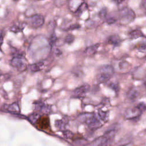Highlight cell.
<instances>
[{"instance_id":"obj_35","label":"cell","mask_w":146,"mask_h":146,"mask_svg":"<svg viewBox=\"0 0 146 146\" xmlns=\"http://www.w3.org/2000/svg\"><path fill=\"white\" fill-rule=\"evenodd\" d=\"M3 31L2 30H0V47L1 45L3 43Z\"/></svg>"},{"instance_id":"obj_20","label":"cell","mask_w":146,"mask_h":146,"mask_svg":"<svg viewBox=\"0 0 146 146\" xmlns=\"http://www.w3.org/2000/svg\"><path fill=\"white\" fill-rule=\"evenodd\" d=\"M87 4L83 2L80 6L78 8V9L74 12L75 14L77 16V17H80L81 15V14L87 9Z\"/></svg>"},{"instance_id":"obj_1","label":"cell","mask_w":146,"mask_h":146,"mask_svg":"<svg viewBox=\"0 0 146 146\" xmlns=\"http://www.w3.org/2000/svg\"><path fill=\"white\" fill-rule=\"evenodd\" d=\"M78 119L80 121L85 123L92 131L100 128L103 125L101 119L94 113H82L79 116Z\"/></svg>"},{"instance_id":"obj_5","label":"cell","mask_w":146,"mask_h":146,"mask_svg":"<svg viewBox=\"0 0 146 146\" xmlns=\"http://www.w3.org/2000/svg\"><path fill=\"white\" fill-rule=\"evenodd\" d=\"M10 64L12 67L20 72L25 71L27 68L26 61L23 55H15L11 60Z\"/></svg>"},{"instance_id":"obj_30","label":"cell","mask_w":146,"mask_h":146,"mask_svg":"<svg viewBox=\"0 0 146 146\" xmlns=\"http://www.w3.org/2000/svg\"><path fill=\"white\" fill-rule=\"evenodd\" d=\"M80 27V25H79L78 23H73V24L70 25L65 30L66 31H71V30L79 29Z\"/></svg>"},{"instance_id":"obj_26","label":"cell","mask_w":146,"mask_h":146,"mask_svg":"<svg viewBox=\"0 0 146 146\" xmlns=\"http://www.w3.org/2000/svg\"><path fill=\"white\" fill-rule=\"evenodd\" d=\"M136 47L139 51H141V52H145L146 50V45L145 42L138 43L137 44H136Z\"/></svg>"},{"instance_id":"obj_17","label":"cell","mask_w":146,"mask_h":146,"mask_svg":"<svg viewBox=\"0 0 146 146\" xmlns=\"http://www.w3.org/2000/svg\"><path fill=\"white\" fill-rule=\"evenodd\" d=\"M44 66V62H38L31 64L29 66V69L30 71L33 72H36L40 71Z\"/></svg>"},{"instance_id":"obj_3","label":"cell","mask_w":146,"mask_h":146,"mask_svg":"<svg viewBox=\"0 0 146 146\" xmlns=\"http://www.w3.org/2000/svg\"><path fill=\"white\" fill-rule=\"evenodd\" d=\"M114 74V68L111 65H105L102 67L96 75V80L99 83L107 82Z\"/></svg>"},{"instance_id":"obj_11","label":"cell","mask_w":146,"mask_h":146,"mask_svg":"<svg viewBox=\"0 0 146 146\" xmlns=\"http://www.w3.org/2000/svg\"><path fill=\"white\" fill-rule=\"evenodd\" d=\"M36 124L41 129H46L48 128L50 126L49 118L47 116H40L38 119V121H36Z\"/></svg>"},{"instance_id":"obj_12","label":"cell","mask_w":146,"mask_h":146,"mask_svg":"<svg viewBox=\"0 0 146 146\" xmlns=\"http://www.w3.org/2000/svg\"><path fill=\"white\" fill-rule=\"evenodd\" d=\"M140 96L139 91L135 87H130L127 92V97L132 101H135Z\"/></svg>"},{"instance_id":"obj_27","label":"cell","mask_w":146,"mask_h":146,"mask_svg":"<svg viewBox=\"0 0 146 146\" xmlns=\"http://www.w3.org/2000/svg\"><path fill=\"white\" fill-rule=\"evenodd\" d=\"M63 135L65 138L69 139H72L74 135L71 131L69 130H66V129L63 131Z\"/></svg>"},{"instance_id":"obj_38","label":"cell","mask_w":146,"mask_h":146,"mask_svg":"<svg viewBox=\"0 0 146 146\" xmlns=\"http://www.w3.org/2000/svg\"><path fill=\"white\" fill-rule=\"evenodd\" d=\"M125 0H113V1L117 5H119L120 3H121L122 2H123Z\"/></svg>"},{"instance_id":"obj_28","label":"cell","mask_w":146,"mask_h":146,"mask_svg":"<svg viewBox=\"0 0 146 146\" xmlns=\"http://www.w3.org/2000/svg\"><path fill=\"white\" fill-rule=\"evenodd\" d=\"M72 74H74V75L76 77H78V78H81L83 76V74H84V72L83 71L80 70V69H79V68H77V69H75L73 71H72Z\"/></svg>"},{"instance_id":"obj_22","label":"cell","mask_w":146,"mask_h":146,"mask_svg":"<svg viewBox=\"0 0 146 146\" xmlns=\"http://www.w3.org/2000/svg\"><path fill=\"white\" fill-rule=\"evenodd\" d=\"M40 116V115L39 114H38L37 113H31V115H30L28 116L27 119L31 123V124H36V121H38V120Z\"/></svg>"},{"instance_id":"obj_34","label":"cell","mask_w":146,"mask_h":146,"mask_svg":"<svg viewBox=\"0 0 146 146\" xmlns=\"http://www.w3.org/2000/svg\"><path fill=\"white\" fill-rule=\"evenodd\" d=\"M128 63L125 61H123L122 62L120 63L119 64V67L120 69H126V68L128 66Z\"/></svg>"},{"instance_id":"obj_19","label":"cell","mask_w":146,"mask_h":146,"mask_svg":"<svg viewBox=\"0 0 146 146\" xmlns=\"http://www.w3.org/2000/svg\"><path fill=\"white\" fill-rule=\"evenodd\" d=\"M25 26H26V24L23 23H19V24H15L10 27V30L11 31L15 33H19V32H21L23 30Z\"/></svg>"},{"instance_id":"obj_21","label":"cell","mask_w":146,"mask_h":146,"mask_svg":"<svg viewBox=\"0 0 146 146\" xmlns=\"http://www.w3.org/2000/svg\"><path fill=\"white\" fill-rule=\"evenodd\" d=\"M98 115L101 120L103 121L104 122H106L108 119L109 114L108 111H104L101 109H99L98 112Z\"/></svg>"},{"instance_id":"obj_2","label":"cell","mask_w":146,"mask_h":146,"mask_svg":"<svg viewBox=\"0 0 146 146\" xmlns=\"http://www.w3.org/2000/svg\"><path fill=\"white\" fill-rule=\"evenodd\" d=\"M116 131L115 128L109 129L103 136L96 138L90 144L92 145H110L113 143Z\"/></svg>"},{"instance_id":"obj_29","label":"cell","mask_w":146,"mask_h":146,"mask_svg":"<svg viewBox=\"0 0 146 146\" xmlns=\"http://www.w3.org/2000/svg\"><path fill=\"white\" fill-rule=\"evenodd\" d=\"M107 14V10L106 8H103L99 12V17L101 18V19H105L106 18Z\"/></svg>"},{"instance_id":"obj_14","label":"cell","mask_w":146,"mask_h":146,"mask_svg":"<svg viewBox=\"0 0 146 146\" xmlns=\"http://www.w3.org/2000/svg\"><path fill=\"white\" fill-rule=\"evenodd\" d=\"M108 43L114 47L119 46L121 43V39L120 37L117 34H113L110 35L108 38Z\"/></svg>"},{"instance_id":"obj_39","label":"cell","mask_w":146,"mask_h":146,"mask_svg":"<svg viewBox=\"0 0 146 146\" xmlns=\"http://www.w3.org/2000/svg\"><path fill=\"white\" fill-rule=\"evenodd\" d=\"M141 2V4L142 5L144 9H145V2H146L145 0H142Z\"/></svg>"},{"instance_id":"obj_24","label":"cell","mask_w":146,"mask_h":146,"mask_svg":"<svg viewBox=\"0 0 146 146\" xmlns=\"http://www.w3.org/2000/svg\"><path fill=\"white\" fill-rule=\"evenodd\" d=\"M75 39V36L71 34H69L68 35H66V36L64 38V42L66 43L67 44H71Z\"/></svg>"},{"instance_id":"obj_25","label":"cell","mask_w":146,"mask_h":146,"mask_svg":"<svg viewBox=\"0 0 146 146\" xmlns=\"http://www.w3.org/2000/svg\"><path fill=\"white\" fill-rule=\"evenodd\" d=\"M57 40V37L56 36V34L55 33H52L51 35H50V39H49V40H48V42H49V44L52 47L53 46L55 43H56Z\"/></svg>"},{"instance_id":"obj_13","label":"cell","mask_w":146,"mask_h":146,"mask_svg":"<svg viewBox=\"0 0 146 146\" xmlns=\"http://www.w3.org/2000/svg\"><path fill=\"white\" fill-rule=\"evenodd\" d=\"M68 118L67 116H64L62 119L56 120L55 121V125L59 130L63 131L65 129L66 125L68 123Z\"/></svg>"},{"instance_id":"obj_7","label":"cell","mask_w":146,"mask_h":146,"mask_svg":"<svg viewBox=\"0 0 146 146\" xmlns=\"http://www.w3.org/2000/svg\"><path fill=\"white\" fill-rule=\"evenodd\" d=\"M90 85L88 84H83L79 87L76 88L72 92V97L75 98H80L84 96L85 94L90 90Z\"/></svg>"},{"instance_id":"obj_10","label":"cell","mask_w":146,"mask_h":146,"mask_svg":"<svg viewBox=\"0 0 146 146\" xmlns=\"http://www.w3.org/2000/svg\"><path fill=\"white\" fill-rule=\"evenodd\" d=\"M3 108L6 111L10 112L12 114L18 115V114H19L21 112L20 107L18 102H14L10 104H5L3 105Z\"/></svg>"},{"instance_id":"obj_16","label":"cell","mask_w":146,"mask_h":146,"mask_svg":"<svg viewBox=\"0 0 146 146\" xmlns=\"http://www.w3.org/2000/svg\"><path fill=\"white\" fill-rule=\"evenodd\" d=\"M83 2V0H70L68 8L72 12L74 13Z\"/></svg>"},{"instance_id":"obj_40","label":"cell","mask_w":146,"mask_h":146,"mask_svg":"<svg viewBox=\"0 0 146 146\" xmlns=\"http://www.w3.org/2000/svg\"><path fill=\"white\" fill-rule=\"evenodd\" d=\"M14 1H18L19 0H14Z\"/></svg>"},{"instance_id":"obj_9","label":"cell","mask_w":146,"mask_h":146,"mask_svg":"<svg viewBox=\"0 0 146 146\" xmlns=\"http://www.w3.org/2000/svg\"><path fill=\"white\" fill-rule=\"evenodd\" d=\"M35 109L43 114H48L51 112V106L42 102H36L35 103Z\"/></svg>"},{"instance_id":"obj_6","label":"cell","mask_w":146,"mask_h":146,"mask_svg":"<svg viewBox=\"0 0 146 146\" xmlns=\"http://www.w3.org/2000/svg\"><path fill=\"white\" fill-rule=\"evenodd\" d=\"M143 112L137 107V106L128 109L124 115L126 119L129 120H134L136 119H139Z\"/></svg>"},{"instance_id":"obj_18","label":"cell","mask_w":146,"mask_h":146,"mask_svg":"<svg viewBox=\"0 0 146 146\" xmlns=\"http://www.w3.org/2000/svg\"><path fill=\"white\" fill-rule=\"evenodd\" d=\"M128 35L129 38L132 39H136L140 37H144V35L143 32L138 29H135L130 31Z\"/></svg>"},{"instance_id":"obj_32","label":"cell","mask_w":146,"mask_h":146,"mask_svg":"<svg viewBox=\"0 0 146 146\" xmlns=\"http://www.w3.org/2000/svg\"><path fill=\"white\" fill-rule=\"evenodd\" d=\"M85 25L87 28H92L95 26V22L91 19H88L86 21Z\"/></svg>"},{"instance_id":"obj_23","label":"cell","mask_w":146,"mask_h":146,"mask_svg":"<svg viewBox=\"0 0 146 146\" xmlns=\"http://www.w3.org/2000/svg\"><path fill=\"white\" fill-rule=\"evenodd\" d=\"M108 86L113 91H114L116 93L118 92L119 91V84L117 83H115L113 82H112L111 83H110L108 84Z\"/></svg>"},{"instance_id":"obj_4","label":"cell","mask_w":146,"mask_h":146,"mask_svg":"<svg viewBox=\"0 0 146 146\" xmlns=\"http://www.w3.org/2000/svg\"><path fill=\"white\" fill-rule=\"evenodd\" d=\"M136 15L133 10L129 7H124L120 11L119 21L122 25H127L134 21Z\"/></svg>"},{"instance_id":"obj_37","label":"cell","mask_w":146,"mask_h":146,"mask_svg":"<svg viewBox=\"0 0 146 146\" xmlns=\"http://www.w3.org/2000/svg\"><path fill=\"white\" fill-rule=\"evenodd\" d=\"M55 54L56 55V56H60L61 54H62V52L60 51V50L58 48H56L55 50Z\"/></svg>"},{"instance_id":"obj_33","label":"cell","mask_w":146,"mask_h":146,"mask_svg":"<svg viewBox=\"0 0 146 146\" xmlns=\"http://www.w3.org/2000/svg\"><path fill=\"white\" fill-rule=\"evenodd\" d=\"M137 107L143 112L145 110V104L144 102H140L139 104H137Z\"/></svg>"},{"instance_id":"obj_36","label":"cell","mask_w":146,"mask_h":146,"mask_svg":"<svg viewBox=\"0 0 146 146\" xmlns=\"http://www.w3.org/2000/svg\"><path fill=\"white\" fill-rule=\"evenodd\" d=\"M62 2V3L63 4V3H64V2H65V1H61V0H55V5H56V6H62V4L61 3V2Z\"/></svg>"},{"instance_id":"obj_31","label":"cell","mask_w":146,"mask_h":146,"mask_svg":"<svg viewBox=\"0 0 146 146\" xmlns=\"http://www.w3.org/2000/svg\"><path fill=\"white\" fill-rule=\"evenodd\" d=\"M117 21V19L114 17H108L106 19V22L108 25H112Z\"/></svg>"},{"instance_id":"obj_8","label":"cell","mask_w":146,"mask_h":146,"mask_svg":"<svg viewBox=\"0 0 146 146\" xmlns=\"http://www.w3.org/2000/svg\"><path fill=\"white\" fill-rule=\"evenodd\" d=\"M44 22V19L41 14H34L30 18V24L34 28L41 27Z\"/></svg>"},{"instance_id":"obj_15","label":"cell","mask_w":146,"mask_h":146,"mask_svg":"<svg viewBox=\"0 0 146 146\" xmlns=\"http://www.w3.org/2000/svg\"><path fill=\"white\" fill-rule=\"evenodd\" d=\"M99 46H100V43H98L87 47L84 50L85 54L88 56L94 55L97 52Z\"/></svg>"}]
</instances>
